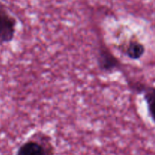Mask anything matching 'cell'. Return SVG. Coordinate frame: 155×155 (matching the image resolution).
<instances>
[{
  "label": "cell",
  "instance_id": "1",
  "mask_svg": "<svg viewBox=\"0 0 155 155\" xmlns=\"http://www.w3.org/2000/svg\"><path fill=\"white\" fill-rule=\"evenodd\" d=\"M15 155H55V151L47 135L36 133L20 145Z\"/></svg>",
  "mask_w": 155,
  "mask_h": 155
},
{
  "label": "cell",
  "instance_id": "2",
  "mask_svg": "<svg viewBox=\"0 0 155 155\" xmlns=\"http://www.w3.org/2000/svg\"><path fill=\"white\" fill-rule=\"evenodd\" d=\"M96 61L98 69L106 74H111L115 71H120L123 67L120 59L103 42H100L98 48Z\"/></svg>",
  "mask_w": 155,
  "mask_h": 155
},
{
  "label": "cell",
  "instance_id": "4",
  "mask_svg": "<svg viewBox=\"0 0 155 155\" xmlns=\"http://www.w3.org/2000/svg\"><path fill=\"white\" fill-rule=\"evenodd\" d=\"M128 85L139 94L143 95L148 114L155 124V86H145L134 82H128Z\"/></svg>",
  "mask_w": 155,
  "mask_h": 155
},
{
  "label": "cell",
  "instance_id": "5",
  "mask_svg": "<svg viewBox=\"0 0 155 155\" xmlns=\"http://www.w3.org/2000/svg\"><path fill=\"white\" fill-rule=\"evenodd\" d=\"M121 52L130 60H139L145 53V47L136 36L130 38L120 45Z\"/></svg>",
  "mask_w": 155,
  "mask_h": 155
},
{
  "label": "cell",
  "instance_id": "3",
  "mask_svg": "<svg viewBox=\"0 0 155 155\" xmlns=\"http://www.w3.org/2000/svg\"><path fill=\"white\" fill-rule=\"evenodd\" d=\"M17 27L15 17L0 5V45L11 43L15 39Z\"/></svg>",
  "mask_w": 155,
  "mask_h": 155
}]
</instances>
